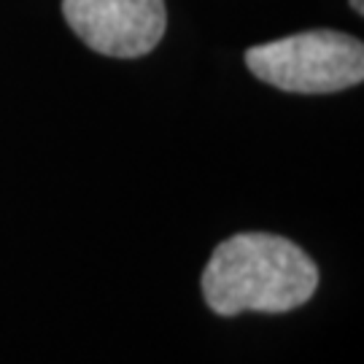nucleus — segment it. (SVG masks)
<instances>
[{"label": "nucleus", "mask_w": 364, "mask_h": 364, "mask_svg": "<svg viewBox=\"0 0 364 364\" xmlns=\"http://www.w3.org/2000/svg\"><path fill=\"white\" fill-rule=\"evenodd\" d=\"M316 262L287 237L243 232L227 237L210 254L203 294L219 316L287 313L316 294Z\"/></svg>", "instance_id": "nucleus-1"}, {"label": "nucleus", "mask_w": 364, "mask_h": 364, "mask_svg": "<svg viewBox=\"0 0 364 364\" xmlns=\"http://www.w3.org/2000/svg\"><path fill=\"white\" fill-rule=\"evenodd\" d=\"M254 76L281 92L332 95L362 84L364 46L338 30H308L246 52Z\"/></svg>", "instance_id": "nucleus-2"}, {"label": "nucleus", "mask_w": 364, "mask_h": 364, "mask_svg": "<svg viewBox=\"0 0 364 364\" xmlns=\"http://www.w3.org/2000/svg\"><path fill=\"white\" fill-rule=\"evenodd\" d=\"M68 27L92 52L135 60L165 36V0H63Z\"/></svg>", "instance_id": "nucleus-3"}, {"label": "nucleus", "mask_w": 364, "mask_h": 364, "mask_svg": "<svg viewBox=\"0 0 364 364\" xmlns=\"http://www.w3.org/2000/svg\"><path fill=\"white\" fill-rule=\"evenodd\" d=\"M351 9L356 14H364V3H362V0H351Z\"/></svg>", "instance_id": "nucleus-4"}]
</instances>
